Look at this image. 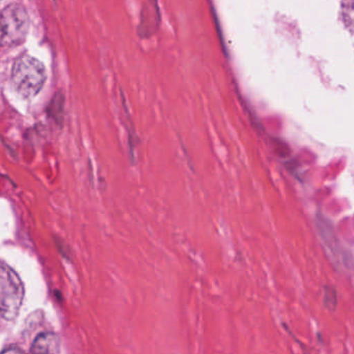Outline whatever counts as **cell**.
I'll return each instance as SVG.
<instances>
[{"label":"cell","mask_w":354,"mask_h":354,"mask_svg":"<svg viewBox=\"0 0 354 354\" xmlns=\"http://www.w3.org/2000/svg\"><path fill=\"white\" fill-rule=\"evenodd\" d=\"M46 69L39 59L28 55L16 59L12 69V84L20 96L34 98L46 82Z\"/></svg>","instance_id":"1"},{"label":"cell","mask_w":354,"mask_h":354,"mask_svg":"<svg viewBox=\"0 0 354 354\" xmlns=\"http://www.w3.org/2000/svg\"><path fill=\"white\" fill-rule=\"evenodd\" d=\"M24 299V285L13 268L0 262V317L13 321Z\"/></svg>","instance_id":"2"},{"label":"cell","mask_w":354,"mask_h":354,"mask_svg":"<svg viewBox=\"0 0 354 354\" xmlns=\"http://www.w3.org/2000/svg\"><path fill=\"white\" fill-rule=\"evenodd\" d=\"M30 30V16L19 3L7 6L0 14V38L6 46H18L26 41Z\"/></svg>","instance_id":"3"},{"label":"cell","mask_w":354,"mask_h":354,"mask_svg":"<svg viewBox=\"0 0 354 354\" xmlns=\"http://www.w3.org/2000/svg\"><path fill=\"white\" fill-rule=\"evenodd\" d=\"M55 347V337L53 335H40L36 339L32 348V354H53Z\"/></svg>","instance_id":"4"},{"label":"cell","mask_w":354,"mask_h":354,"mask_svg":"<svg viewBox=\"0 0 354 354\" xmlns=\"http://www.w3.org/2000/svg\"><path fill=\"white\" fill-rule=\"evenodd\" d=\"M0 354H24L19 348L11 347L8 349L3 350Z\"/></svg>","instance_id":"5"}]
</instances>
